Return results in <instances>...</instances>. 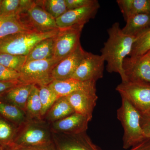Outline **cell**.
I'll return each mask as SVG.
<instances>
[{
    "mask_svg": "<svg viewBox=\"0 0 150 150\" xmlns=\"http://www.w3.org/2000/svg\"><path fill=\"white\" fill-rule=\"evenodd\" d=\"M59 30L45 32L29 31L9 35L0 39V53L27 56L38 43L55 37Z\"/></svg>",
    "mask_w": 150,
    "mask_h": 150,
    "instance_id": "cell-2",
    "label": "cell"
},
{
    "mask_svg": "<svg viewBox=\"0 0 150 150\" xmlns=\"http://www.w3.org/2000/svg\"><path fill=\"white\" fill-rule=\"evenodd\" d=\"M0 115L18 126L26 120L24 110L0 99Z\"/></svg>",
    "mask_w": 150,
    "mask_h": 150,
    "instance_id": "cell-26",
    "label": "cell"
},
{
    "mask_svg": "<svg viewBox=\"0 0 150 150\" xmlns=\"http://www.w3.org/2000/svg\"><path fill=\"white\" fill-rule=\"evenodd\" d=\"M34 84L19 83L0 96V99L25 110L28 97Z\"/></svg>",
    "mask_w": 150,
    "mask_h": 150,
    "instance_id": "cell-17",
    "label": "cell"
},
{
    "mask_svg": "<svg viewBox=\"0 0 150 150\" xmlns=\"http://www.w3.org/2000/svg\"><path fill=\"white\" fill-rule=\"evenodd\" d=\"M54 38H47L38 43L26 56V62L53 58Z\"/></svg>",
    "mask_w": 150,
    "mask_h": 150,
    "instance_id": "cell-22",
    "label": "cell"
},
{
    "mask_svg": "<svg viewBox=\"0 0 150 150\" xmlns=\"http://www.w3.org/2000/svg\"><path fill=\"white\" fill-rule=\"evenodd\" d=\"M43 8L55 19L68 11L65 0L41 1Z\"/></svg>",
    "mask_w": 150,
    "mask_h": 150,
    "instance_id": "cell-30",
    "label": "cell"
},
{
    "mask_svg": "<svg viewBox=\"0 0 150 150\" xmlns=\"http://www.w3.org/2000/svg\"><path fill=\"white\" fill-rule=\"evenodd\" d=\"M39 97L42 105L41 114L43 119L47 111L60 97L57 95L48 85L39 87Z\"/></svg>",
    "mask_w": 150,
    "mask_h": 150,
    "instance_id": "cell-27",
    "label": "cell"
},
{
    "mask_svg": "<svg viewBox=\"0 0 150 150\" xmlns=\"http://www.w3.org/2000/svg\"><path fill=\"white\" fill-rule=\"evenodd\" d=\"M117 116L124 130L123 149H128L147 139L141 126L142 115L128 100L123 98L121 107L117 110Z\"/></svg>",
    "mask_w": 150,
    "mask_h": 150,
    "instance_id": "cell-3",
    "label": "cell"
},
{
    "mask_svg": "<svg viewBox=\"0 0 150 150\" xmlns=\"http://www.w3.org/2000/svg\"><path fill=\"white\" fill-rule=\"evenodd\" d=\"M59 63L54 58L26 62L19 72V82L38 87L48 85L53 81L52 71Z\"/></svg>",
    "mask_w": 150,
    "mask_h": 150,
    "instance_id": "cell-5",
    "label": "cell"
},
{
    "mask_svg": "<svg viewBox=\"0 0 150 150\" xmlns=\"http://www.w3.org/2000/svg\"><path fill=\"white\" fill-rule=\"evenodd\" d=\"M96 0H65L68 10L79 8L93 4Z\"/></svg>",
    "mask_w": 150,
    "mask_h": 150,
    "instance_id": "cell-33",
    "label": "cell"
},
{
    "mask_svg": "<svg viewBox=\"0 0 150 150\" xmlns=\"http://www.w3.org/2000/svg\"><path fill=\"white\" fill-rule=\"evenodd\" d=\"M100 7L98 1L80 8L68 10L56 19L59 29L68 28L76 25H84L93 19Z\"/></svg>",
    "mask_w": 150,
    "mask_h": 150,
    "instance_id": "cell-11",
    "label": "cell"
},
{
    "mask_svg": "<svg viewBox=\"0 0 150 150\" xmlns=\"http://www.w3.org/2000/svg\"><path fill=\"white\" fill-rule=\"evenodd\" d=\"M21 14L27 18V20L23 21H27L25 23L35 31L45 32L59 29L56 19L44 9L40 1H34L27 11Z\"/></svg>",
    "mask_w": 150,
    "mask_h": 150,
    "instance_id": "cell-10",
    "label": "cell"
},
{
    "mask_svg": "<svg viewBox=\"0 0 150 150\" xmlns=\"http://www.w3.org/2000/svg\"><path fill=\"white\" fill-rule=\"evenodd\" d=\"M19 77L18 72L0 64V81H18Z\"/></svg>",
    "mask_w": 150,
    "mask_h": 150,
    "instance_id": "cell-31",
    "label": "cell"
},
{
    "mask_svg": "<svg viewBox=\"0 0 150 150\" xmlns=\"http://www.w3.org/2000/svg\"><path fill=\"white\" fill-rule=\"evenodd\" d=\"M150 51V28L137 38L129 57L137 58Z\"/></svg>",
    "mask_w": 150,
    "mask_h": 150,
    "instance_id": "cell-28",
    "label": "cell"
},
{
    "mask_svg": "<svg viewBox=\"0 0 150 150\" xmlns=\"http://www.w3.org/2000/svg\"><path fill=\"white\" fill-rule=\"evenodd\" d=\"M104 59L101 55H97L86 51L83 59L71 79L82 82H96L103 76Z\"/></svg>",
    "mask_w": 150,
    "mask_h": 150,
    "instance_id": "cell-8",
    "label": "cell"
},
{
    "mask_svg": "<svg viewBox=\"0 0 150 150\" xmlns=\"http://www.w3.org/2000/svg\"><path fill=\"white\" fill-rule=\"evenodd\" d=\"M4 150H56L53 141L49 143L26 147H13Z\"/></svg>",
    "mask_w": 150,
    "mask_h": 150,
    "instance_id": "cell-32",
    "label": "cell"
},
{
    "mask_svg": "<svg viewBox=\"0 0 150 150\" xmlns=\"http://www.w3.org/2000/svg\"><path fill=\"white\" fill-rule=\"evenodd\" d=\"M84 25L59 29L54 38V59L59 62L74 51L81 43V33Z\"/></svg>",
    "mask_w": 150,
    "mask_h": 150,
    "instance_id": "cell-7",
    "label": "cell"
},
{
    "mask_svg": "<svg viewBox=\"0 0 150 150\" xmlns=\"http://www.w3.org/2000/svg\"><path fill=\"white\" fill-rule=\"evenodd\" d=\"M18 127L0 115V145L4 149L12 146Z\"/></svg>",
    "mask_w": 150,
    "mask_h": 150,
    "instance_id": "cell-24",
    "label": "cell"
},
{
    "mask_svg": "<svg viewBox=\"0 0 150 150\" xmlns=\"http://www.w3.org/2000/svg\"><path fill=\"white\" fill-rule=\"evenodd\" d=\"M96 83L93 81L82 82L74 79L54 81L48 85L59 97L67 96L74 92L82 90L96 88Z\"/></svg>",
    "mask_w": 150,
    "mask_h": 150,
    "instance_id": "cell-16",
    "label": "cell"
},
{
    "mask_svg": "<svg viewBox=\"0 0 150 150\" xmlns=\"http://www.w3.org/2000/svg\"><path fill=\"white\" fill-rule=\"evenodd\" d=\"M108 38L100 50L101 55L107 62L108 72L118 73L123 81V61L127 56H130L137 38L125 34L118 22L113 23L108 30Z\"/></svg>",
    "mask_w": 150,
    "mask_h": 150,
    "instance_id": "cell-1",
    "label": "cell"
},
{
    "mask_svg": "<svg viewBox=\"0 0 150 150\" xmlns=\"http://www.w3.org/2000/svg\"><path fill=\"white\" fill-rule=\"evenodd\" d=\"M19 83L18 81H0V96Z\"/></svg>",
    "mask_w": 150,
    "mask_h": 150,
    "instance_id": "cell-35",
    "label": "cell"
},
{
    "mask_svg": "<svg viewBox=\"0 0 150 150\" xmlns=\"http://www.w3.org/2000/svg\"><path fill=\"white\" fill-rule=\"evenodd\" d=\"M39 87L34 85L28 99L25 112L26 119H42V105L39 95Z\"/></svg>",
    "mask_w": 150,
    "mask_h": 150,
    "instance_id": "cell-25",
    "label": "cell"
},
{
    "mask_svg": "<svg viewBox=\"0 0 150 150\" xmlns=\"http://www.w3.org/2000/svg\"><path fill=\"white\" fill-rule=\"evenodd\" d=\"M0 150H4V148H3L1 145H0Z\"/></svg>",
    "mask_w": 150,
    "mask_h": 150,
    "instance_id": "cell-37",
    "label": "cell"
},
{
    "mask_svg": "<svg viewBox=\"0 0 150 150\" xmlns=\"http://www.w3.org/2000/svg\"><path fill=\"white\" fill-rule=\"evenodd\" d=\"M149 117H150V115H149Z\"/></svg>",
    "mask_w": 150,
    "mask_h": 150,
    "instance_id": "cell-39",
    "label": "cell"
},
{
    "mask_svg": "<svg viewBox=\"0 0 150 150\" xmlns=\"http://www.w3.org/2000/svg\"><path fill=\"white\" fill-rule=\"evenodd\" d=\"M52 141L56 150H101L94 144L86 132L75 134L52 132Z\"/></svg>",
    "mask_w": 150,
    "mask_h": 150,
    "instance_id": "cell-12",
    "label": "cell"
},
{
    "mask_svg": "<svg viewBox=\"0 0 150 150\" xmlns=\"http://www.w3.org/2000/svg\"><path fill=\"white\" fill-rule=\"evenodd\" d=\"M141 126L146 138L150 139V117L142 115Z\"/></svg>",
    "mask_w": 150,
    "mask_h": 150,
    "instance_id": "cell-34",
    "label": "cell"
},
{
    "mask_svg": "<svg viewBox=\"0 0 150 150\" xmlns=\"http://www.w3.org/2000/svg\"><path fill=\"white\" fill-rule=\"evenodd\" d=\"M27 56L0 53V64L19 72L26 62Z\"/></svg>",
    "mask_w": 150,
    "mask_h": 150,
    "instance_id": "cell-29",
    "label": "cell"
},
{
    "mask_svg": "<svg viewBox=\"0 0 150 150\" xmlns=\"http://www.w3.org/2000/svg\"><path fill=\"white\" fill-rule=\"evenodd\" d=\"M2 0H0V6H1V3Z\"/></svg>",
    "mask_w": 150,
    "mask_h": 150,
    "instance_id": "cell-38",
    "label": "cell"
},
{
    "mask_svg": "<svg viewBox=\"0 0 150 150\" xmlns=\"http://www.w3.org/2000/svg\"><path fill=\"white\" fill-rule=\"evenodd\" d=\"M75 112L67 97H62L54 103L44 115L43 119L51 124L66 118Z\"/></svg>",
    "mask_w": 150,
    "mask_h": 150,
    "instance_id": "cell-20",
    "label": "cell"
},
{
    "mask_svg": "<svg viewBox=\"0 0 150 150\" xmlns=\"http://www.w3.org/2000/svg\"><path fill=\"white\" fill-rule=\"evenodd\" d=\"M130 150H150V139L147 138L143 142L132 147Z\"/></svg>",
    "mask_w": 150,
    "mask_h": 150,
    "instance_id": "cell-36",
    "label": "cell"
},
{
    "mask_svg": "<svg viewBox=\"0 0 150 150\" xmlns=\"http://www.w3.org/2000/svg\"><path fill=\"white\" fill-rule=\"evenodd\" d=\"M116 2L125 21L136 15L150 13V0H117Z\"/></svg>",
    "mask_w": 150,
    "mask_h": 150,
    "instance_id": "cell-21",
    "label": "cell"
},
{
    "mask_svg": "<svg viewBox=\"0 0 150 150\" xmlns=\"http://www.w3.org/2000/svg\"><path fill=\"white\" fill-rule=\"evenodd\" d=\"M52 141V131L50 123L43 119H26L19 126L10 148L30 146Z\"/></svg>",
    "mask_w": 150,
    "mask_h": 150,
    "instance_id": "cell-4",
    "label": "cell"
},
{
    "mask_svg": "<svg viewBox=\"0 0 150 150\" xmlns=\"http://www.w3.org/2000/svg\"><path fill=\"white\" fill-rule=\"evenodd\" d=\"M34 1L2 0L0 6V16H19L25 12Z\"/></svg>",
    "mask_w": 150,
    "mask_h": 150,
    "instance_id": "cell-23",
    "label": "cell"
},
{
    "mask_svg": "<svg viewBox=\"0 0 150 150\" xmlns=\"http://www.w3.org/2000/svg\"><path fill=\"white\" fill-rule=\"evenodd\" d=\"M123 69L125 79L122 82L150 84V51L137 58L126 57L123 61Z\"/></svg>",
    "mask_w": 150,
    "mask_h": 150,
    "instance_id": "cell-9",
    "label": "cell"
},
{
    "mask_svg": "<svg viewBox=\"0 0 150 150\" xmlns=\"http://www.w3.org/2000/svg\"><path fill=\"white\" fill-rule=\"evenodd\" d=\"M116 90L128 100L142 115H150V84L142 82H122Z\"/></svg>",
    "mask_w": 150,
    "mask_h": 150,
    "instance_id": "cell-6",
    "label": "cell"
},
{
    "mask_svg": "<svg viewBox=\"0 0 150 150\" xmlns=\"http://www.w3.org/2000/svg\"><path fill=\"white\" fill-rule=\"evenodd\" d=\"M88 118L75 112L71 115L50 124L52 132L75 134L86 132L90 122Z\"/></svg>",
    "mask_w": 150,
    "mask_h": 150,
    "instance_id": "cell-15",
    "label": "cell"
},
{
    "mask_svg": "<svg viewBox=\"0 0 150 150\" xmlns=\"http://www.w3.org/2000/svg\"><path fill=\"white\" fill-rule=\"evenodd\" d=\"M126 21L122 31L126 35L137 38L150 29V13L136 15L127 18Z\"/></svg>",
    "mask_w": 150,
    "mask_h": 150,
    "instance_id": "cell-19",
    "label": "cell"
},
{
    "mask_svg": "<svg viewBox=\"0 0 150 150\" xmlns=\"http://www.w3.org/2000/svg\"><path fill=\"white\" fill-rule=\"evenodd\" d=\"M35 31L22 20L19 16H0V39L21 33Z\"/></svg>",
    "mask_w": 150,
    "mask_h": 150,
    "instance_id": "cell-18",
    "label": "cell"
},
{
    "mask_svg": "<svg viewBox=\"0 0 150 150\" xmlns=\"http://www.w3.org/2000/svg\"><path fill=\"white\" fill-rule=\"evenodd\" d=\"M66 97L75 112L91 121L98 99L96 88L78 91Z\"/></svg>",
    "mask_w": 150,
    "mask_h": 150,
    "instance_id": "cell-13",
    "label": "cell"
},
{
    "mask_svg": "<svg viewBox=\"0 0 150 150\" xmlns=\"http://www.w3.org/2000/svg\"><path fill=\"white\" fill-rule=\"evenodd\" d=\"M86 52L80 43L72 53L60 61L52 71V78L53 81L64 80L71 79L83 59Z\"/></svg>",
    "mask_w": 150,
    "mask_h": 150,
    "instance_id": "cell-14",
    "label": "cell"
}]
</instances>
